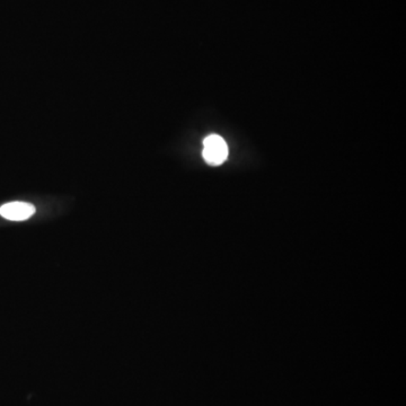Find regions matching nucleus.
<instances>
[{"instance_id": "obj_1", "label": "nucleus", "mask_w": 406, "mask_h": 406, "mask_svg": "<svg viewBox=\"0 0 406 406\" xmlns=\"http://www.w3.org/2000/svg\"><path fill=\"white\" fill-rule=\"evenodd\" d=\"M203 159L209 165L218 166L226 161L228 156V147L220 136L211 134L203 141Z\"/></svg>"}, {"instance_id": "obj_2", "label": "nucleus", "mask_w": 406, "mask_h": 406, "mask_svg": "<svg viewBox=\"0 0 406 406\" xmlns=\"http://www.w3.org/2000/svg\"><path fill=\"white\" fill-rule=\"evenodd\" d=\"M36 213V208L26 202H11L0 207V215L11 221H23L30 218Z\"/></svg>"}]
</instances>
